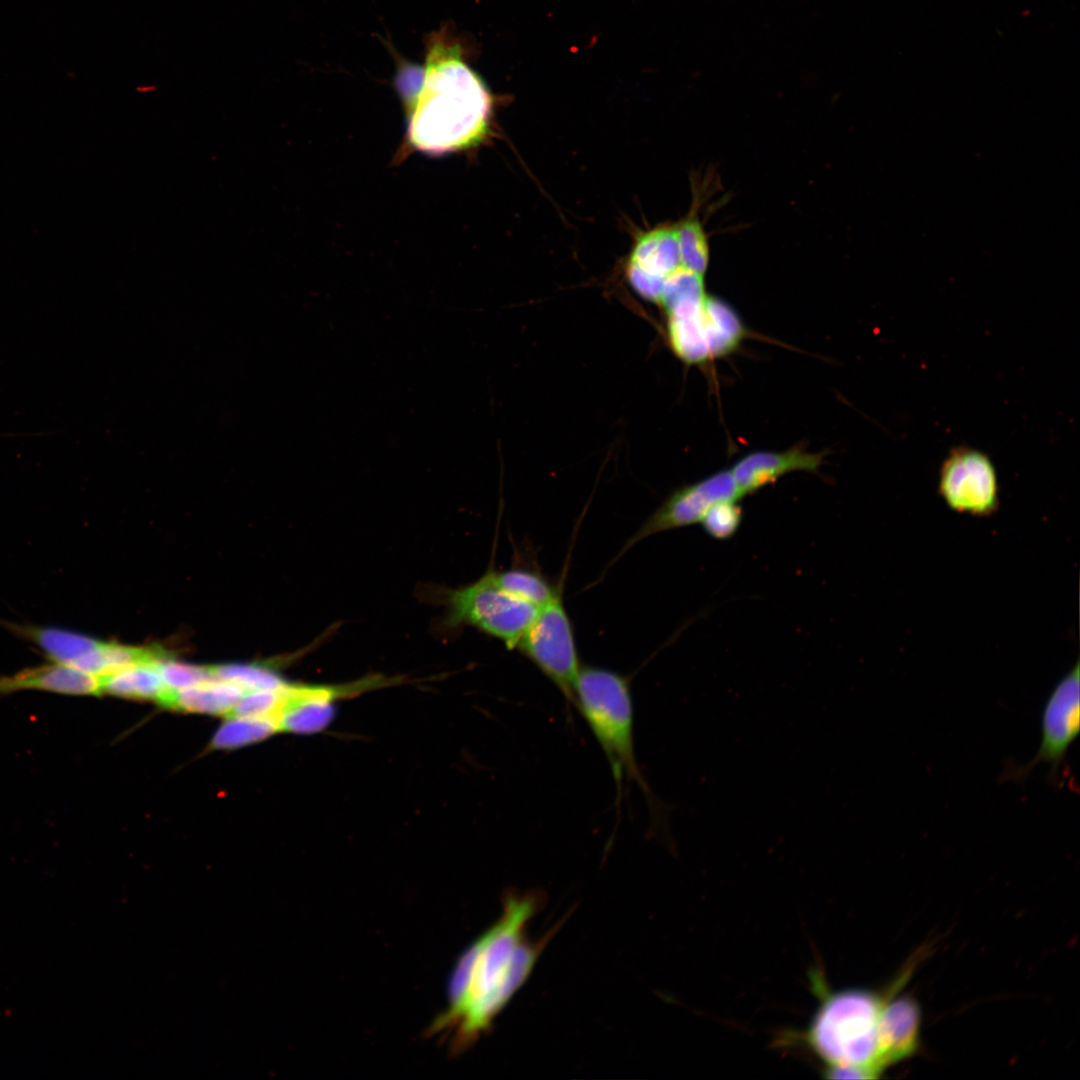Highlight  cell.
I'll use <instances>...</instances> for the list:
<instances>
[{"label": "cell", "instance_id": "6", "mask_svg": "<svg viewBox=\"0 0 1080 1080\" xmlns=\"http://www.w3.org/2000/svg\"><path fill=\"white\" fill-rule=\"evenodd\" d=\"M516 648L575 705L574 685L581 666L573 627L560 593L539 608Z\"/></svg>", "mask_w": 1080, "mask_h": 1080}, {"label": "cell", "instance_id": "15", "mask_svg": "<svg viewBox=\"0 0 1080 1080\" xmlns=\"http://www.w3.org/2000/svg\"><path fill=\"white\" fill-rule=\"evenodd\" d=\"M160 658L143 661L100 677L101 693L125 698L156 700L161 703L168 690L157 667V661Z\"/></svg>", "mask_w": 1080, "mask_h": 1080}, {"label": "cell", "instance_id": "10", "mask_svg": "<svg viewBox=\"0 0 1080 1080\" xmlns=\"http://www.w3.org/2000/svg\"><path fill=\"white\" fill-rule=\"evenodd\" d=\"M12 632L37 646L49 660L98 677L106 675L108 642L51 626L9 625Z\"/></svg>", "mask_w": 1080, "mask_h": 1080}, {"label": "cell", "instance_id": "4", "mask_svg": "<svg viewBox=\"0 0 1080 1080\" xmlns=\"http://www.w3.org/2000/svg\"><path fill=\"white\" fill-rule=\"evenodd\" d=\"M575 706L590 727L611 766L617 784L635 781L652 803L634 750V713L629 681L596 666L581 667L574 685Z\"/></svg>", "mask_w": 1080, "mask_h": 1080}, {"label": "cell", "instance_id": "9", "mask_svg": "<svg viewBox=\"0 0 1080 1080\" xmlns=\"http://www.w3.org/2000/svg\"><path fill=\"white\" fill-rule=\"evenodd\" d=\"M742 498L730 470L718 471L674 490L626 543L624 550L660 532L700 523L708 509L723 500Z\"/></svg>", "mask_w": 1080, "mask_h": 1080}, {"label": "cell", "instance_id": "13", "mask_svg": "<svg viewBox=\"0 0 1080 1080\" xmlns=\"http://www.w3.org/2000/svg\"><path fill=\"white\" fill-rule=\"evenodd\" d=\"M920 1008L910 997H891L879 1022L880 1061L885 1070L911 1057L919 1047Z\"/></svg>", "mask_w": 1080, "mask_h": 1080}, {"label": "cell", "instance_id": "8", "mask_svg": "<svg viewBox=\"0 0 1080 1080\" xmlns=\"http://www.w3.org/2000/svg\"><path fill=\"white\" fill-rule=\"evenodd\" d=\"M938 493L954 512L991 516L1000 503L998 476L991 458L969 446L950 449L940 466Z\"/></svg>", "mask_w": 1080, "mask_h": 1080}, {"label": "cell", "instance_id": "18", "mask_svg": "<svg viewBox=\"0 0 1080 1080\" xmlns=\"http://www.w3.org/2000/svg\"><path fill=\"white\" fill-rule=\"evenodd\" d=\"M676 227L682 266L704 275L709 263V246L701 223L692 217Z\"/></svg>", "mask_w": 1080, "mask_h": 1080}, {"label": "cell", "instance_id": "3", "mask_svg": "<svg viewBox=\"0 0 1080 1080\" xmlns=\"http://www.w3.org/2000/svg\"><path fill=\"white\" fill-rule=\"evenodd\" d=\"M903 973L881 995L848 989L828 993L821 986V1003L807 1031V1046L826 1065L833 1079H872L884 1071L880 1061L879 1022L886 1002L904 984Z\"/></svg>", "mask_w": 1080, "mask_h": 1080}, {"label": "cell", "instance_id": "12", "mask_svg": "<svg viewBox=\"0 0 1080 1080\" xmlns=\"http://www.w3.org/2000/svg\"><path fill=\"white\" fill-rule=\"evenodd\" d=\"M26 690L70 696L102 694L98 676L54 661L0 677V696Z\"/></svg>", "mask_w": 1080, "mask_h": 1080}, {"label": "cell", "instance_id": "14", "mask_svg": "<svg viewBox=\"0 0 1080 1080\" xmlns=\"http://www.w3.org/2000/svg\"><path fill=\"white\" fill-rule=\"evenodd\" d=\"M244 692L238 685L215 677L183 690L168 691L160 704L184 712L229 715Z\"/></svg>", "mask_w": 1080, "mask_h": 1080}, {"label": "cell", "instance_id": "5", "mask_svg": "<svg viewBox=\"0 0 1080 1080\" xmlns=\"http://www.w3.org/2000/svg\"><path fill=\"white\" fill-rule=\"evenodd\" d=\"M447 613L444 624L456 629L472 626L516 648L539 608L503 590L491 570L477 581L457 589L443 591Z\"/></svg>", "mask_w": 1080, "mask_h": 1080}, {"label": "cell", "instance_id": "16", "mask_svg": "<svg viewBox=\"0 0 1080 1080\" xmlns=\"http://www.w3.org/2000/svg\"><path fill=\"white\" fill-rule=\"evenodd\" d=\"M494 581L512 596L541 608L552 601L559 591L537 571L513 567L505 571L491 570Z\"/></svg>", "mask_w": 1080, "mask_h": 1080}, {"label": "cell", "instance_id": "20", "mask_svg": "<svg viewBox=\"0 0 1080 1080\" xmlns=\"http://www.w3.org/2000/svg\"><path fill=\"white\" fill-rule=\"evenodd\" d=\"M743 510L738 500H723L712 505L700 521L704 532L716 540H727L738 531Z\"/></svg>", "mask_w": 1080, "mask_h": 1080}, {"label": "cell", "instance_id": "2", "mask_svg": "<svg viewBox=\"0 0 1080 1080\" xmlns=\"http://www.w3.org/2000/svg\"><path fill=\"white\" fill-rule=\"evenodd\" d=\"M408 143L443 154L478 144L487 134L491 96L447 32L429 40L416 88L406 89Z\"/></svg>", "mask_w": 1080, "mask_h": 1080}, {"label": "cell", "instance_id": "19", "mask_svg": "<svg viewBox=\"0 0 1080 1080\" xmlns=\"http://www.w3.org/2000/svg\"><path fill=\"white\" fill-rule=\"evenodd\" d=\"M211 668L216 678L234 683L244 691L281 690L289 684L264 666L229 664Z\"/></svg>", "mask_w": 1080, "mask_h": 1080}, {"label": "cell", "instance_id": "1", "mask_svg": "<svg viewBox=\"0 0 1080 1080\" xmlns=\"http://www.w3.org/2000/svg\"><path fill=\"white\" fill-rule=\"evenodd\" d=\"M544 904L538 890H508L502 913L459 958L449 981L447 1008L428 1029L453 1053L470 1048L525 983L556 929L540 939L527 934Z\"/></svg>", "mask_w": 1080, "mask_h": 1080}, {"label": "cell", "instance_id": "7", "mask_svg": "<svg viewBox=\"0 0 1080 1080\" xmlns=\"http://www.w3.org/2000/svg\"><path fill=\"white\" fill-rule=\"evenodd\" d=\"M1080 731L1079 661L1058 681L1046 700L1041 717V742L1028 763L1009 768L1006 779L1023 780L1036 765H1049V778L1058 783L1069 747Z\"/></svg>", "mask_w": 1080, "mask_h": 1080}, {"label": "cell", "instance_id": "17", "mask_svg": "<svg viewBox=\"0 0 1080 1080\" xmlns=\"http://www.w3.org/2000/svg\"><path fill=\"white\" fill-rule=\"evenodd\" d=\"M279 731L274 718H248L229 716L217 730L212 746L232 749L260 741Z\"/></svg>", "mask_w": 1080, "mask_h": 1080}, {"label": "cell", "instance_id": "11", "mask_svg": "<svg viewBox=\"0 0 1080 1080\" xmlns=\"http://www.w3.org/2000/svg\"><path fill=\"white\" fill-rule=\"evenodd\" d=\"M823 458V453H810L800 448L781 452L761 450L743 456L729 470L740 496L744 497L776 482L788 473H815L821 467Z\"/></svg>", "mask_w": 1080, "mask_h": 1080}, {"label": "cell", "instance_id": "22", "mask_svg": "<svg viewBox=\"0 0 1080 1080\" xmlns=\"http://www.w3.org/2000/svg\"><path fill=\"white\" fill-rule=\"evenodd\" d=\"M157 667L168 691L183 690L215 678L211 667L160 658Z\"/></svg>", "mask_w": 1080, "mask_h": 1080}, {"label": "cell", "instance_id": "21", "mask_svg": "<svg viewBox=\"0 0 1080 1080\" xmlns=\"http://www.w3.org/2000/svg\"><path fill=\"white\" fill-rule=\"evenodd\" d=\"M290 686L289 683L281 690L245 691L228 716L274 718L276 720Z\"/></svg>", "mask_w": 1080, "mask_h": 1080}]
</instances>
